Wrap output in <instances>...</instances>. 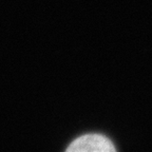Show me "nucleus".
Masks as SVG:
<instances>
[{
    "label": "nucleus",
    "mask_w": 152,
    "mask_h": 152,
    "mask_svg": "<svg viewBox=\"0 0 152 152\" xmlns=\"http://www.w3.org/2000/svg\"><path fill=\"white\" fill-rule=\"evenodd\" d=\"M66 151L71 152H86V151H98L110 152L115 151V147L112 142L106 136L100 134H86L79 136L71 142L66 148Z\"/></svg>",
    "instance_id": "1"
}]
</instances>
